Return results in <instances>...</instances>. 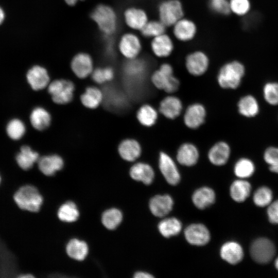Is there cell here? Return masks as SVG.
Wrapping results in <instances>:
<instances>
[{"label":"cell","mask_w":278,"mask_h":278,"mask_svg":"<svg viewBox=\"0 0 278 278\" xmlns=\"http://www.w3.org/2000/svg\"><path fill=\"white\" fill-rule=\"evenodd\" d=\"M118 152L120 157L124 160L133 162L141 156L142 147L136 140L127 138L120 143L118 147Z\"/></svg>","instance_id":"44dd1931"},{"label":"cell","mask_w":278,"mask_h":278,"mask_svg":"<svg viewBox=\"0 0 278 278\" xmlns=\"http://www.w3.org/2000/svg\"><path fill=\"white\" fill-rule=\"evenodd\" d=\"M130 177L134 180L142 182L146 185L152 183L154 178L152 167L148 164L138 162L134 164L130 169Z\"/></svg>","instance_id":"d4e9b609"},{"label":"cell","mask_w":278,"mask_h":278,"mask_svg":"<svg viewBox=\"0 0 278 278\" xmlns=\"http://www.w3.org/2000/svg\"><path fill=\"white\" fill-rule=\"evenodd\" d=\"M118 48L121 54L127 60L137 58L140 55L143 46L140 38L133 32L123 34L119 42Z\"/></svg>","instance_id":"9c48e42d"},{"label":"cell","mask_w":278,"mask_h":278,"mask_svg":"<svg viewBox=\"0 0 278 278\" xmlns=\"http://www.w3.org/2000/svg\"><path fill=\"white\" fill-rule=\"evenodd\" d=\"M184 236L187 241L194 246H204L210 240V233L208 229L203 224L194 223L186 227Z\"/></svg>","instance_id":"4fadbf2b"},{"label":"cell","mask_w":278,"mask_h":278,"mask_svg":"<svg viewBox=\"0 0 278 278\" xmlns=\"http://www.w3.org/2000/svg\"><path fill=\"white\" fill-rule=\"evenodd\" d=\"M206 114L205 109L202 105L199 103L192 104L184 113V123L190 129H197L205 121Z\"/></svg>","instance_id":"5bb4252c"},{"label":"cell","mask_w":278,"mask_h":278,"mask_svg":"<svg viewBox=\"0 0 278 278\" xmlns=\"http://www.w3.org/2000/svg\"><path fill=\"white\" fill-rule=\"evenodd\" d=\"M245 74L244 65L238 61H232L223 64L217 74V82L223 89H236L240 84Z\"/></svg>","instance_id":"6da1fadb"},{"label":"cell","mask_w":278,"mask_h":278,"mask_svg":"<svg viewBox=\"0 0 278 278\" xmlns=\"http://www.w3.org/2000/svg\"><path fill=\"white\" fill-rule=\"evenodd\" d=\"M172 34L175 38L181 42H188L196 37L198 28L192 20L183 17L172 26Z\"/></svg>","instance_id":"30bf717a"},{"label":"cell","mask_w":278,"mask_h":278,"mask_svg":"<svg viewBox=\"0 0 278 278\" xmlns=\"http://www.w3.org/2000/svg\"><path fill=\"white\" fill-rule=\"evenodd\" d=\"M221 258L228 263L236 264L242 259L244 251L241 246L235 241H229L224 244L220 249Z\"/></svg>","instance_id":"cb8c5ba5"},{"label":"cell","mask_w":278,"mask_h":278,"mask_svg":"<svg viewBox=\"0 0 278 278\" xmlns=\"http://www.w3.org/2000/svg\"><path fill=\"white\" fill-rule=\"evenodd\" d=\"M30 123L33 127L39 131L47 129L51 123V116L44 108L40 107L35 108L30 116Z\"/></svg>","instance_id":"83f0119b"},{"label":"cell","mask_w":278,"mask_h":278,"mask_svg":"<svg viewBox=\"0 0 278 278\" xmlns=\"http://www.w3.org/2000/svg\"><path fill=\"white\" fill-rule=\"evenodd\" d=\"M21 278H26V277H33L34 276L30 274H21L19 276Z\"/></svg>","instance_id":"f5cc1de1"},{"label":"cell","mask_w":278,"mask_h":278,"mask_svg":"<svg viewBox=\"0 0 278 278\" xmlns=\"http://www.w3.org/2000/svg\"><path fill=\"white\" fill-rule=\"evenodd\" d=\"M113 70L110 67L97 68L93 70L91 76L93 80L98 84L111 80L114 77Z\"/></svg>","instance_id":"7bdbcfd3"},{"label":"cell","mask_w":278,"mask_h":278,"mask_svg":"<svg viewBox=\"0 0 278 278\" xmlns=\"http://www.w3.org/2000/svg\"><path fill=\"white\" fill-rule=\"evenodd\" d=\"M88 251L86 243L76 238L70 240L66 247V251L68 255L77 260H83L87 256Z\"/></svg>","instance_id":"4dcf8cb0"},{"label":"cell","mask_w":278,"mask_h":278,"mask_svg":"<svg viewBox=\"0 0 278 278\" xmlns=\"http://www.w3.org/2000/svg\"><path fill=\"white\" fill-rule=\"evenodd\" d=\"M71 66L77 77L85 78L91 75L93 71V60L89 54L80 53L73 57Z\"/></svg>","instance_id":"2e32d148"},{"label":"cell","mask_w":278,"mask_h":278,"mask_svg":"<svg viewBox=\"0 0 278 278\" xmlns=\"http://www.w3.org/2000/svg\"><path fill=\"white\" fill-rule=\"evenodd\" d=\"M255 170V166L252 161L247 158H241L235 163L234 167L235 175L240 179L251 176Z\"/></svg>","instance_id":"f35d334b"},{"label":"cell","mask_w":278,"mask_h":278,"mask_svg":"<svg viewBox=\"0 0 278 278\" xmlns=\"http://www.w3.org/2000/svg\"><path fill=\"white\" fill-rule=\"evenodd\" d=\"M267 215L271 223L278 224V200L269 205Z\"/></svg>","instance_id":"7dc6e473"},{"label":"cell","mask_w":278,"mask_h":278,"mask_svg":"<svg viewBox=\"0 0 278 278\" xmlns=\"http://www.w3.org/2000/svg\"><path fill=\"white\" fill-rule=\"evenodd\" d=\"M39 159L38 153L27 145L23 146L16 156L18 164L24 170L30 169Z\"/></svg>","instance_id":"4316f807"},{"label":"cell","mask_w":278,"mask_h":278,"mask_svg":"<svg viewBox=\"0 0 278 278\" xmlns=\"http://www.w3.org/2000/svg\"><path fill=\"white\" fill-rule=\"evenodd\" d=\"M231 12L237 15L246 14L250 9L249 0H229Z\"/></svg>","instance_id":"f6af8a7d"},{"label":"cell","mask_w":278,"mask_h":278,"mask_svg":"<svg viewBox=\"0 0 278 278\" xmlns=\"http://www.w3.org/2000/svg\"><path fill=\"white\" fill-rule=\"evenodd\" d=\"M269 169L271 171L278 173V163L269 166Z\"/></svg>","instance_id":"f907efd6"},{"label":"cell","mask_w":278,"mask_h":278,"mask_svg":"<svg viewBox=\"0 0 278 278\" xmlns=\"http://www.w3.org/2000/svg\"><path fill=\"white\" fill-rule=\"evenodd\" d=\"M136 117L142 125L150 127L153 126L157 120L158 112L151 106L145 104L138 109Z\"/></svg>","instance_id":"836d02e7"},{"label":"cell","mask_w":278,"mask_h":278,"mask_svg":"<svg viewBox=\"0 0 278 278\" xmlns=\"http://www.w3.org/2000/svg\"><path fill=\"white\" fill-rule=\"evenodd\" d=\"M15 269L14 256L0 242V274L6 276L7 274H14Z\"/></svg>","instance_id":"e575fe53"},{"label":"cell","mask_w":278,"mask_h":278,"mask_svg":"<svg viewBox=\"0 0 278 278\" xmlns=\"http://www.w3.org/2000/svg\"><path fill=\"white\" fill-rule=\"evenodd\" d=\"M159 166L166 181L170 185L179 183L181 177L178 167L173 159L166 153L159 154Z\"/></svg>","instance_id":"8fae6325"},{"label":"cell","mask_w":278,"mask_h":278,"mask_svg":"<svg viewBox=\"0 0 278 278\" xmlns=\"http://www.w3.org/2000/svg\"><path fill=\"white\" fill-rule=\"evenodd\" d=\"M251 190L250 183L244 180L240 179L234 181L230 189L232 198L237 202L246 200L249 196Z\"/></svg>","instance_id":"f546056e"},{"label":"cell","mask_w":278,"mask_h":278,"mask_svg":"<svg viewBox=\"0 0 278 278\" xmlns=\"http://www.w3.org/2000/svg\"><path fill=\"white\" fill-rule=\"evenodd\" d=\"M5 18V13L4 10L0 7V25L4 22Z\"/></svg>","instance_id":"681fc988"},{"label":"cell","mask_w":278,"mask_h":278,"mask_svg":"<svg viewBox=\"0 0 278 278\" xmlns=\"http://www.w3.org/2000/svg\"><path fill=\"white\" fill-rule=\"evenodd\" d=\"M173 201L168 195H159L152 197L149 207L151 213L158 217H163L172 210Z\"/></svg>","instance_id":"ac0fdd59"},{"label":"cell","mask_w":278,"mask_h":278,"mask_svg":"<svg viewBox=\"0 0 278 278\" xmlns=\"http://www.w3.org/2000/svg\"><path fill=\"white\" fill-rule=\"evenodd\" d=\"M1 176H0V183H1Z\"/></svg>","instance_id":"11a10c76"},{"label":"cell","mask_w":278,"mask_h":278,"mask_svg":"<svg viewBox=\"0 0 278 278\" xmlns=\"http://www.w3.org/2000/svg\"><path fill=\"white\" fill-rule=\"evenodd\" d=\"M159 20L167 27H172L184 17V10L180 0H163L158 6Z\"/></svg>","instance_id":"5b68a950"},{"label":"cell","mask_w":278,"mask_h":278,"mask_svg":"<svg viewBox=\"0 0 278 278\" xmlns=\"http://www.w3.org/2000/svg\"><path fill=\"white\" fill-rule=\"evenodd\" d=\"M199 157L198 149L194 144L185 143L182 144L178 149L176 158L181 165L192 166L198 162Z\"/></svg>","instance_id":"ffe728a7"},{"label":"cell","mask_w":278,"mask_h":278,"mask_svg":"<svg viewBox=\"0 0 278 278\" xmlns=\"http://www.w3.org/2000/svg\"><path fill=\"white\" fill-rule=\"evenodd\" d=\"M25 130L24 123L19 119H13L10 121L6 128L7 134L14 140L21 138L24 135Z\"/></svg>","instance_id":"60d3db41"},{"label":"cell","mask_w":278,"mask_h":278,"mask_svg":"<svg viewBox=\"0 0 278 278\" xmlns=\"http://www.w3.org/2000/svg\"><path fill=\"white\" fill-rule=\"evenodd\" d=\"M57 215L61 221L72 222L77 220L79 216V212L75 203L67 201L60 206Z\"/></svg>","instance_id":"d590c367"},{"label":"cell","mask_w":278,"mask_h":278,"mask_svg":"<svg viewBox=\"0 0 278 278\" xmlns=\"http://www.w3.org/2000/svg\"><path fill=\"white\" fill-rule=\"evenodd\" d=\"M209 65L210 59L208 55L201 50L190 52L185 59L186 69L194 76L203 75L207 71Z\"/></svg>","instance_id":"ba28073f"},{"label":"cell","mask_w":278,"mask_h":278,"mask_svg":"<svg viewBox=\"0 0 278 278\" xmlns=\"http://www.w3.org/2000/svg\"><path fill=\"white\" fill-rule=\"evenodd\" d=\"M231 154L229 144L223 141L215 143L209 150L208 159L210 162L216 166H222L227 163Z\"/></svg>","instance_id":"d6986e66"},{"label":"cell","mask_w":278,"mask_h":278,"mask_svg":"<svg viewBox=\"0 0 278 278\" xmlns=\"http://www.w3.org/2000/svg\"><path fill=\"white\" fill-rule=\"evenodd\" d=\"M150 47L154 56L165 58L172 54L175 45L171 37L165 32L151 39Z\"/></svg>","instance_id":"7c38bea8"},{"label":"cell","mask_w":278,"mask_h":278,"mask_svg":"<svg viewBox=\"0 0 278 278\" xmlns=\"http://www.w3.org/2000/svg\"><path fill=\"white\" fill-rule=\"evenodd\" d=\"M265 161L270 166L278 163V147H269L264 153Z\"/></svg>","instance_id":"bcb514c9"},{"label":"cell","mask_w":278,"mask_h":278,"mask_svg":"<svg viewBox=\"0 0 278 278\" xmlns=\"http://www.w3.org/2000/svg\"><path fill=\"white\" fill-rule=\"evenodd\" d=\"M273 194L271 190L266 186L258 188L253 195V201L258 206L264 207L269 205L272 200Z\"/></svg>","instance_id":"ab89813d"},{"label":"cell","mask_w":278,"mask_h":278,"mask_svg":"<svg viewBox=\"0 0 278 278\" xmlns=\"http://www.w3.org/2000/svg\"><path fill=\"white\" fill-rule=\"evenodd\" d=\"M151 81L155 88L171 93L178 90L179 80L174 76L172 66L168 63H162L151 75Z\"/></svg>","instance_id":"277c9868"},{"label":"cell","mask_w":278,"mask_h":278,"mask_svg":"<svg viewBox=\"0 0 278 278\" xmlns=\"http://www.w3.org/2000/svg\"><path fill=\"white\" fill-rule=\"evenodd\" d=\"M209 8L215 13L227 15L231 13L229 0H208Z\"/></svg>","instance_id":"ee69618b"},{"label":"cell","mask_w":278,"mask_h":278,"mask_svg":"<svg viewBox=\"0 0 278 278\" xmlns=\"http://www.w3.org/2000/svg\"><path fill=\"white\" fill-rule=\"evenodd\" d=\"M158 230L162 236L168 238L179 234L182 230V224L176 218H165L159 223Z\"/></svg>","instance_id":"d6a6232c"},{"label":"cell","mask_w":278,"mask_h":278,"mask_svg":"<svg viewBox=\"0 0 278 278\" xmlns=\"http://www.w3.org/2000/svg\"><path fill=\"white\" fill-rule=\"evenodd\" d=\"M26 78L31 88L35 91L44 89L50 83L47 71L40 65H34L31 67L27 73Z\"/></svg>","instance_id":"e0dca14e"},{"label":"cell","mask_w":278,"mask_h":278,"mask_svg":"<svg viewBox=\"0 0 278 278\" xmlns=\"http://www.w3.org/2000/svg\"><path fill=\"white\" fill-rule=\"evenodd\" d=\"M102 99L103 95L101 91L94 86L88 87L80 96L82 104L91 109L97 108L100 105Z\"/></svg>","instance_id":"1f68e13d"},{"label":"cell","mask_w":278,"mask_h":278,"mask_svg":"<svg viewBox=\"0 0 278 278\" xmlns=\"http://www.w3.org/2000/svg\"><path fill=\"white\" fill-rule=\"evenodd\" d=\"M65 2L70 6L75 5L78 1H83V0H64Z\"/></svg>","instance_id":"816d5d0a"},{"label":"cell","mask_w":278,"mask_h":278,"mask_svg":"<svg viewBox=\"0 0 278 278\" xmlns=\"http://www.w3.org/2000/svg\"><path fill=\"white\" fill-rule=\"evenodd\" d=\"M133 277L135 278H152L154 277V276L146 272L138 271L134 274Z\"/></svg>","instance_id":"c3c4849f"},{"label":"cell","mask_w":278,"mask_h":278,"mask_svg":"<svg viewBox=\"0 0 278 278\" xmlns=\"http://www.w3.org/2000/svg\"><path fill=\"white\" fill-rule=\"evenodd\" d=\"M237 107L239 113L247 117H253L259 112L258 101L251 95L241 97L238 102Z\"/></svg>","instance_id":"f1b7e54d"},{"label":"cell","mask_w":278,"mask_h":278,"mask_svg":"<svg viewBox=\"0 0 278 278\" xmlns=\"http://www.w3.org/2000/svg\"><path fill=\"white\" fill-rule=\"evenodd\" d=\"M182 111V103L176 96H167L160 103V112L168 119L176 118L181 114Z\"/></svg>","instance_id":"7402d4cb"},{"label":"cell","mask_w":278,"mask_h":278,"mask_svg":"<svg viewBox=\"0 0 278 278\" xmlns=\"http://www.w3.org/2000/svg\"><path fill=\"white\" fill-rule=\"evenodd\" d=\"M124 17L126 24L129 28L139 31L149 20L148 13L144 9L135 7L126 9Z\"/></svg>","instance_id":"9a60e30c"},{"label":"cell","mask_w":278,"mask_h":278,"mask_svg":"<svg viewBox=\"0 0 278 278\" xmlns=\"http://www.w3.org/2000/svg\"><path fill=\"white\" fill-rule=\"evenodd\" d=\"M74 83L69 80L57 79L50 82L47 91L53 101L58 105L67 104L73 98Z\"/></svg>","instance_id":"8992f818"},{"label":"cell","mask_w":278,"mask_h":278,"mask_svg":"<svg viewBox=\"0 0 278 278\" xmlns=\"http://www.w3.org/2000/svg\"><path fill=\"white\" fill-rule=\"evenodd\" d=\"M13 197L15 202L20 208L32 212L39 211L43 200L37 188L30 185L20 188Z\"/></svg>","instance_id":"7a4b0ae2"},{"label":"cell","mask_w":278,"mask_h":278,"mask_svg":"<svg viewBox=\"0 0 278 278\" xmlns=\"http://www.w3.org/2000/svg\"><path fill=\"white\" fill-rule=\"evenodd\" d=\"M215 193L213 189L208 187H202L193 193L192 201L198 208L203 210L212 204L215 201Z\"/></svg>","instance_id":"484cf974"},{"label":"cell","mask_w":278,"mask_h":278,"mask_svg":"<svg viewBox=\"0 0 278 278\" xmlns=\"http://www.w3.org/2000/svg\"><path fill=\"white\" fill-rule=\"evenodd\" d=\"M275 266L276 268L278 270V257L275 260Z\"/></svg>","instance_id":"db71d44e"},{"label":"cell","mask_w":278,"mask_h":278,"mask_svg":"<svg viewBox=\"0 0 278 278\" xmlns=\"http://www.w3.org/2000/svg\"><path fill=\"white\" fill-rule=\"evenodd\" d=\"M91 17L105 35H112L116 31L117 18L111 7L104 4L97 6L92 12Z\"/></svg>","instance_id":"3957f363"},{"label":"cell","mask_w":278,"mask_h":278,"mask_svg":"<svg viewBox=\"0 0 278 278\" xmlns=\"http://www.w3.org/2000/svg\"><path fill=\"white\" fill-rule=\"evenodd\" d=\"M39 170L46 176H53L61 170L64 165L62 158L57 154L44 155L38 161Z\"/></svg>","instance_id":"603a6c76"},{"label":"cell","mask_w":278,"mask_h":278,"mask_svg":"<svg viewBox=\"0 0 278 278\" xmlns=\"http://www.w3.org/2000/svg\"><path fill=\"white\" fill-rule=\"evenodd\" d=\"M263 95L269 105H278V83L269 82L266 83L263 88Z\"/></svg>","instance_id":"b9f144b4"},{"label":"cell","mask_w":278,"mask_h":278,"mask_svg":"<svg viewBox=\"0 0 278 278\" xmlns=\"http://www.w3.org/2000/svg\"><path fill=\"white\" fill-rule=\"evenodd\" d=\"M252 259L259 264H265L270 262L275 254L273 243L266 238H259L253 241L250 248Z\"/></svg>","instance_id":"52a82bcc"},{"label":"cell","mask_w":278,"mask_h":278,"mask_svg":"<svg viewBox=\"0 0 278 278\" xmlns=\"http://www.w3.org/2000/svg\"><path fill=\"white\" fill-rule=\"evenodd\" d=\"M122 219V213L116 208L106 210L103 213L101 217L103 225L109 230L116 229L121 223Z\"/></svg>","instance_id":"74e56055"},{"label":"cell","mask_w":278,"mask_h":278,"mask_svg":"<svg viewBox=\"0 0 278 278\" xmlns=\"http://www.w3.org/2000/svg\"><path fill=\"white\" fill-rule=\"evenodd\" d=\"M166 28L159 19L149 20L140 32L144 37L151 39L165 33Z\"/></svg>","instance_id":"8d00e7d4"}]
</instances>
